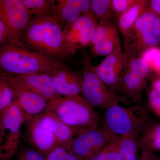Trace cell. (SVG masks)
Segmentation results:
<instances>
[{"mask_svg":"<svg viewBox=\"0 0 160 160\" xmlns=\"http://www.w3.org/2000/svg\"><path fill=\"white\" fill-rule=\"evenodd\" d=\"M62 32L53 16H35L20 42L26 48L63 62L73 55L63 45Z\"/></svg>","mask_w":160,"mask_h":160,"instance_id":"6da1fadb","label":"cell"},{"mask_svg":"<svg viewBox=\"0 0 160 160\" xmlns=\"http://www.w3.org/2000/svg\"><path fill=\"white\" fill-rule=\"evenodd\" d=\"M0 66L2 71L14 75L35 72L50 74L58 68L70 67L62 61L7 42L1 46Z\"/></svg>","mask_w":160,"mask_h":160,"instance_id":"7a4b0ae2","label":"cell"},{"mask_svg":"<svg viewBox=\"0 0 160 160\" xmlns=\"http://www.w3.org/2000/svg\"><path fill=\"white\" fill-rule=\"evenodd\" d=\"M123 38L127 59L142 57L160 45V18L147 9Z\"/></svg>","mask_w":160,"mask_h":160,"instance_id":"3957f363","label":"cell"},{"mask_svg":"<svg viewBox=\"0 0 160 160\" xmlns=\"http://www.w3.org/2000/svg\"><path fill=\"white\" fill-rule=\"evenodd\" d=\"M47 109L72 128L100 126L101 118L93 106L80 95L58 98L48 102Z\"/></svg>","mask_w":160,"mask_h":160,"instance_id":"277c9868","label":"cell"},{"mask_svg":"<svg viewBox=\"0 0 160 160\" xmlns=\"http://www.w3.org/2000/svg\"><path fill=\"white\" fill-rule=\"evenodd\" d=\"M148 110L142 105L127 108L119 105L111 106L106 109L101 118L102 128L120 136L141 135L145 125L152 121Z\"/></svg>","mask_w":160,"mask_h":160,"instance_id":"5b68a950","label":"cell"},{"mask_svg":"<svg viewBox=\"0 0 160 160\" xmlns=\"http://www.w3.org/2000/svg\"><path fill=\"white\" fill-rule=\"evenodd\" d=\"M80 62L83 69L82 96L94 108L106 109L119 105L122 98L109 89L96 73L91 56L83 51Z\"/></svg>","mask_w":160,"mask_h":160,"instance_id":"8992f818","label":"cell"},{"mask_svg":"<svg viewBox=\"0 0 160 160\" xmlns=\"http://www.w3.org/2000/svg\"><path fill=\"white\" fill-rule=\"evenodd\" d=\"M25 118V112L15 100L0 114L1 160H11L17 152Z\"/></svg>","mask_w":160,"mask_h":160,"instance_id":"52a82bcc","label":"cell"},{"mask_svg":"<svg viewBox=\"0 0 160 160\" xmlns=\"http://www.w3.org/2000/svg\"><path fill=\"white\" fill-rule=\"evenodd\" d=\"M22 0H1L0 19L7 26V42L21 48L26 47L20 42L23 32L33 18Z\"/></svg>","mask_w":160,"mask_h":160,"instance_id":"ba28073f","label":"cell"},{"mask_svg":"<svg viewBox=\"0 0 160 160\" xmlns=\"http://www.w3.org/2000/svg\"><path fill=\"white\" fill-rule=\"evenodd\" d=\"M98 22L91 11L84 13L63 29L64 47L72 55L91 45Z\"/></svg>","mask_w":160,"mask_h":160,"instance_id":"9c48e42d","label":"cell"},{"mask_svg":"<svg viewBox=\"0 0 160 160\" xmlns=\"http://www.w3.org/2000/svg\"><path fill=\"white\" fill-rule=\"evenodd\" d=\"M109 141V133L102 127L82 129L75 137L69 152L82 160H91Z\"/></svg>","mask_w":160,"mask_h":160,"instance_id":"30bf717a","label":"cell"},{"mask_svg":"<svg viewBox=\"0 0 160 160\" xmlns=\"http://www.w3.org/2000/svg\"><path fill=\"white\" fill-rule=\"evenodd\" d=\"M23 126L24 132L22 135L25 141L46 158L58 146L53 134L43 124L42 114L37 116L25 114Z\"/></svg>","mask_w":160,"mask_h":160,"instance_id":"8fae6325","label":"cell"},{"mask_svg":"<svg viewBox=\"0 0 160 160\" xmlns=\"http://www.w3.org/2000/svg\"><path fill=\"white\" fill-rule=\"evenodd\" d=\"M127 58L122 49L109 55L94 66L97 74L109 89L118 92L121 79L126 70Z\"/></svg>","mask_w":160,"mask_h":160,"instance_id":"7c38bea8","label":"cell"},{"mask_svg":"<svg viewBox=\"0 0 160 160\" xmlns=\"http://www.w3.org/2000/svg\"><path fill=\"white\" fill-rule=\"evenodd\" d=\"M5 72L13 89L15 100L25 114L37 116L44 113L47 109L48 102L24 86L15 75Z\"/></svg>","mask_w":160,"mask_h":160,"instance_id":"4fadbf2b","label":"cell"},{"mask_svg":"<svg viewBox=\"0 0 160 160\" xmlns=\"http://www.w3.org/2000/svg\"><path fill=\"white\" fill-rule=\"evenodd\" d=\"M22 84L48 102L61 97L54 81L50 74L45 72L15 75Z\"/></svg>","mask_w":160,"mask_h":160,"instance_id":"5bb4252c","label":"cell"},{"mask_svg":"<svg viewBox=\"0 0 160 160\" xmlns=\"http://www.w3.org/2000/svg\"><path fill=\"white\" fill-rule=\"evenodd\" d=\"M42 117L44 126L53 134L58 145L69 151L75 137L82 129L69 126L48 109Z\"/></svg>","mask_w":160,"mask_h":160,"instance_id":"9a60e30c","label":"cell"},{"mask_svg":"<svg viewBox=\"0 0 160 160\" xmlns=\"http://www.w3.org/2000/svg\"><path fill=\"white\" fill-rule=\"evenodd\" d=\"M53 17L62 30L81 15L91 11L90 0H58Z\"/></svg>","mask_w":160,"mask_h":160,"instance_id":"2e32d148","label":"cell"},{"mask_svg":"<svg viewBox=\"0 0 160 160\" xmlns=\"http://www.w3.org/2000/svg\"><path fill=\"white\" fill-rule=\"evenodd\" d=\"M54 81L58 93L64 97L78 95L82 93L83 77L70 67H62L50 74Z\"/></svg>","mask_w":160,"mask_h":160,"instance_id":"e0dca14e","label":"cell"},{"mask_svg":"<svg viewBox=\"0 0 160 160\" xmlns=\"http://www.w3.org/2000/svg\"><path fill=\"white\" fill-rule=\"evenodd\" d=\"M148 82L147 78L126 71L121 79L118 92L137 105H142V93Z\"/></svg>","mask_w":160,"mask_h":160,"instance_id":"ac0fdd59","label":"cell"},{"mask_svg":"<svg viewBox=\"0 0 160 160\" xmlns=\"http://www.w3.org/2000/svg\"><path fill=\"white\" fill-rule=\"evenodd\" d=\"M107 132L109 133L110 139L117 146L121 160H138V152L141 149L140 134H131L120 136Z\"/></svg>","mask_w":160,"mask_h":160,"instance_id":"d6986e66","label":"cell"},{"mask_svg":"<svg viewBox=\"0 0 160 160\" xmlns=\"http://www.w3.org/2000/svg\"><path fill=\"white\" fill-rule=\"evenodd\" d=\"M149 3L148 0H137L133 6L118 18V26L122 36L130 31L138 19L148 9Z\"/></svg>","mask_w":160,"mask_h":160,"instance_id":"ffe728a7","label":"cell"},{"mask_svg":"<svg viewBox=\"0 0 160 160\" xmlns=\"http://www.w3.org/2000/svg\"><path fill=\"white\" fill-rule=\"evenodd\" d=\"M141 149H145L155 153L160 152V123L152 120L146 124L139 138Z\"/></svg>","mask_w":160,"mask_h":160,"instance_id":"44dd1931","label":"cell"},{"mask_svg":"<svg viewBox=\"0 0 160 160\" xmlns=\"http://www.w3.org/2000/svg\"><path fill=\"white\" fill-rule=\"evenodd\" d=\"M92 57H107L122 49L119 35L102 40L90 46Z\"/></svg>","mask_w":160,"mask_h":160,"instance_id":"7402d4cb","label":"cell"},{"mask_svg":"<svg viewBox=\"0 0 160 160\" xmlns=\"http://www.w3.org/2000/svg\"><path fill=\"white\" fill-rule=\"evenodd\" d=\"M32 16L52 17L54 13L55 0H22Z\"/></svg>","mask_w":160,"mask_h":160,"instance_id":"603a6c76","label":"cell"},{"mask_svg":"<svg viewBox=\"0 0 160 160\" xmlns=\"http://www.w3.org/2000/svg\"><path fill=\"white\" fill-rule=\"evenodd\" d=\"M90 10L98 22L101 19H106L113 22L116 16L112 6V0H90Z\"/></svg>","mask_w":160,"mask_h":160,"instance_id":"cb8c5ba5","label":"cell"},{"mask_svg":"<svg viewBox=\"0 0 160 160\" xmlns=\"http://www.w3.org/2000/svg\"><path fill=\"white\" fill-rule=\"evenodd\" d=\"M2 71V70H1ZM15 100L14 92L6 73L1 71L0 75V114Z\"/></svg>","mask_w":160,"mask_h":160,"instance_id":"d4e9b609","label":"cell"},{"mask_svg":"<svg viewBox=\"0 0 160 160\" xmlns=\"http://www.w3.org/2000/svg\"><path fill=\"white\" fill-rule=\"evenodd\" d=\"M118 35H119L118 32L114 23L108 20H100L98 22L94 36L90 46L102 40Z\"/></svg>","mask_w":160,"mask_h":160,"instance_id":"484cf974","label":"cell"},{"mask_svg":"<svg viewBox=\"0 0 160 160\" xmlns=\"http://www.w3.org/2000/svg\"><path fill=\"white\" fill-rule=\"evenodd\" d=\"M126 71L137 73L148 79L152 74L149 64L142 56L127 59Z\"/></svg>","mask_w":160,"mask_h":160,"instance_id":"4316f807","label":"cell"},{"mask_svg":"<svg viewBox=\"0 0 160 160\" xmlns=\"http://www.w3.org/2000/svg\"><path fill=\"white\" fill-rule=\"evenodd\" d=\"M142 57L149 64L152 73L160 75V48L157 47L149 49Z\"/></svg>","mask_w":160,"mask_h":160,"instance_id":"83f0119b","label":"cell"},{"mask_svg":"<svg viewBox=\"0 0 160 160\" xmlns=\"http://www.w3.org/2000/svg\"><path fill=\"white\" fill-rule=\"evenodd\" d=\"M91 160H121V158L117 146L109 138V142Z\"/></svg>","mask_w":160,"mask_h":160,"instance_id":"f1b7e54d","label":"cell"},{"mask_svg":"<svg viewBox=\"0 0 160 160\" xmlns=\"http://www.w3.org/2000/svg\"><path fill=\"white\" fill-rule=\"evenodd\" d=\"M46 160H82L77 155L70 153L58 145L53 148L46 157Z\"/></svg>","mask_w":160,"mask_h":160,"instance_id":"f546056e","label":"cell"},{"mask_svg":"<svg viewBox=\"0 0 160 160\" xmlns=\"http://www.w3.org/2000/svg\"><path fill=\"white\" fill-rule=\"evenodd\" d=\"M148 109L160 119V93L152 89L150 86L146 90Z\"/></svg>","mask_w":160,"mask_h":160,"instance_id":"4dcf8cb0","label":"cell"},{"mask_svg":"<svg viewBox=\"0 0 160 160\" xmlns=\"http://www.w3.org/2000/svg\"><path fill=\"white\" fill-rule=\"evenodd\" d=\"M17 160H46V158L32 147H22L17 152Z\"/></svg>","mask_w":160,"mask_h":160,"instance_id":"1f68e13d","label":"cell"},{"mask_svg":"<svg viewBox=\"0 0 160 160\" xmlns=\"http://www.w3.org/2000/svg\"><path fill=\"white\" fill-rule=\"evenodd\" d=\"M137 0H112V6L116 17L126 12L136 2Z\"/></svg>","mask_w":160,"mask_h":160,"instance_id":"d6a6232c","label":"cell"},{"mask_svg":"<svg viewBox=\"0 0 160 160\" xmlns=\"http://www.w3.org/2000/svg\"><path fill=\"white\" fill-rule=\"evenodd\" d=\"M8 38V31L6 24L0 19V45L2 46L7 42Z\"/></svg>","mask_w":160,"mask_h":160,"instance_id":"836d02e7","label":"cell"},{"mask_svg":"<svg viewBox=\"0 0 160 160\" xmlns=\"http://www.w3.org/2000/svg\"><path fill=\"white\" fill-rule=\"evenodd\" d=\"M137 160H160V157L151 152L141 149V154Z\"/></svg>","mask_w":160,"mask_h":160,"instance_id":"e575fe53","label":"cell"},{"mask_svg":"<svg viewBox=\"0 0 160 160\" xmlns=\"http://www.w3.org/2000/svg\"><path fill=\"white\" fill-rule=\"evenodd\" d=\"M149 81L152 89L160 93V75L152 73L149 78Z\"/></svg>","mask_w":160,"mask_h":160,"instance_id":"d590c367","label":"cell"},{"mask_svg":"<svg viewBox=\"0 0 160 160\" xmlns=\"http://www.w3.org/2000/svg\"><path fill=\"white\" fill-rule=\"evenodd\" d=\"M148 9L160 18V0L149 1Z\"/></svg>","mask_w":160,"mask_h":160,"instance_id":"8d00e7d4","label":"cell"}]
</instances>
